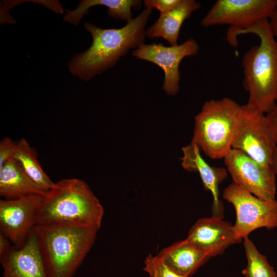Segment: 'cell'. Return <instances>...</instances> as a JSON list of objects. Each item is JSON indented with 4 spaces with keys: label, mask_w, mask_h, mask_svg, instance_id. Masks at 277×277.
I'll use <instances>...</instances> for the list:
<instances>
[{
    "label": "cell",
    "mask_w": 277,
    "mask_h": 277,
    "mask_svg": "<svg viewBox=\"0 0 277 277\" xmlns=\"http://www.w3.org/2000/svg\"><path fill=\"white\" fill-rule=\"evenodd\" d=\"M15 142L9 137H5L0 142V168L9 160L13 158Z\"/></svg>",
    "instance_id": "obj_23"
},
{
    "label": "cell",
    "mask_w": 277,
    "mask_h": 277,
    "mask_svg": "<svg viewBox=\"0 0 277 277\" xmlns=\"http://www.w3.org/2000/svg\"><path fill=\"white\" fill-rule=\"evenodd\" d=\"M152 9L145 8L122 28L102 29L85 22V28L91 34V45L74 55L69 62L70 73L80 80L89 81L115 66L131 49L144 44L145 27Z\"/></svg>",
    "instance_id": "obj_1"
},
{
    "label": "cell",
    "mask_w": 277,
    "mask_h": 277,
    "mask_svg": "<svg viewBox=\"0 0 277 277\" xmlns=\"http://www.w3.org/2000/svg\"><path fill=\"white\" fill-rule=\"evenodd\" d=\"M277 0H217L202 19L205 27L228 25L227 31L243 30L269 19Z\"/></svg>",
    "instance_id": "obj_8"
},
{
    "label": "cell",
    "mask_w": 277,
    "mask_h": 277,
    "mask_svg": "<svg viewBox=\"0 0 277 277\" xmlns=\"http://www.w3.org/2000/svg\"><path fill=\"white\" fill-rule=\"evenodd\" d=\"M13 158L31 180L43 190L47 192L52 187L54 182L44 171L38 161L35 151L25 138L15 142Z\"/></svg>",
    "instance_id": "obj_19"
},
{
    "label": "cell",
    "mask_w": 277,
    "mask_h": 277,
    "mask_svg": "<svg viewBox=\"0 0 277 277\" xmlns=\"http://www.w3.org/2000/svg\"><path fill=\"white\" fill-rule=\"evenodd\" d=\"M142 4L140 0H83L75 9L65 10L66 14L63 20L77 26L82 18L89 13L88 10L90 8L101 5L107 8V13L110 17L127 23L132 19L131 9L138 10Z\"/></svg>",
    "instance_id": "obj_18"
},
{
    "label": "cell",
    "mask_w": 277,
    "mask_h": 277,
    "mask_svg": "<svg viewBox=\"0 0 277 277\" xmlns=\"http://www.w3.org/2000/svg\"><path fill=\"white\" fill-rule=\"evenodd\" d=\"M272 33L277 41V7L269 19Z\"/></svg>",
    "instance_id": "obj_26"
},
{
    "label": "cell",
    "mask_w": 277,
    "mask_h": 277,
    "mask_svg": "<svg viewBox=\"0 0 277 277\" xmlns=\"http://www.w3.org/2000/svg\"><path fill=\"white\" fill-rule=\"evenodd\" d=\"M243 240L247 260V266L242 271L244 277H277V273L267 257L260 252L248 236Z\"/></svg>",
    "instance_id": "obj_20"
},
{
    "label": "cell",
    "mask_w": 277,
    "mask_h": 277,
    "mask_svg": "<svg viewBox=\"0 0 277 277\" xmlns=\"http://www.w3.org/2000/svg\"><path fill=\"white\" fill-rule=\"evenodd\" d=\"M44 196L32 194L0 201V227L16 247L21 246L35 226Z\"/></svg>",
    "instance_id": "obj_11"
},
{
    "label": "cell",
    "mask_w": 277,
    "mask_h": 277,
    "mask_svg": "<svg viewBox=\"0 0 277 277\" xmlns=\"http://www.w3.org/2000/svg\"><path fill=\"white\" fill-rule=\"evenodd\" d=\"M242 107L241 120L232 149L242 151L260 163L270 165L277 140L265 114L246 104Z\"/></svg>",
    "instance_id": "obj_7"
},
{
    "label": "cell",
    "mask_w": 277,
    "mask_h": 277,
    "mask_svg": "<svg viewBox=\"0 0 277 277\" xmlns=\"http://www.w3.org/2000/svg\"><path fill=\"white\" fill-rule=\"evenodd\" d=\"M46 193L27 175L14 158L0 168L1 196L12 199L32 194L44 196Z\"/></svg>",
    "instance_id": "obj_17"
},
{
    "label": "cell",
    "mask_w": 277,
    "mask_h": 277,
    "mask_svg": "<svg viewBox=\"0 0 277 277\" xmlns=\"http://www.w3.org/2000/svg\"><path fill=\"white\" fill-rule=\"evenodd\" d=\"M268 125L277 140V98L273 109L265 115Z\"/></svg>",
    "instance_id": "obj_25"
},
{
    "label": "cell",
    "mask_w": 277,
    "mask_h": 277,
    "mask_svg": "<svg viewBox=\"0 0 277 277\" xmlns=\"http://www.w3.org/2000/svg\"><path fill=\"white\" fill-rule=\"evenodd\" d=\"M143 270L149 277H184L169 268L157 255L149 254L144 261Z\"/></svg>",
    "instance_id": "obj_21"
},
{
    "label": "cell",
    "mask_w": 277,
    "mask_h": 277,
    "mask_svg": "<svg viewBox=\"0 0 277 277\" xmlns=\"http://www.w3.org/2000/svg\"><path fill=\"white\" fill-rule=\"evenodd\" d=\"M104 210L84 181L64 179L54 183L44 196L35 226L101 227Z\"/></svg>",
    "instance_id": "obj_3"
},
{
    "label": "cell",
    "mask_w": 277,
    "mask_h": 277,
    "mask_svg": "<svg viewBox=\"0 0 277 277\" xmlns=\"http://www.w3.org/2000/svg\"><path fill=\"white\" fill-rule=\"evenodd\" d=\"M0 262L2 277H48L34 228L23 245L13 246L9 255Z\"/></svg>",
    "instance_id": "obj_13"
},
{
    "label": "cell",
    "mask_w": 277,
    "mask_h": 277,
    "mask_svg": "<svg viewBox=\"0 0 277 277\" xmlns=\"http://www.w3.org/2000/svg\"><path fill=\"white\" fill-rule=\"evenodd\" d=\"M101 227L35 226L48 277H73L92 247Z\"/></svg>",
    "instance_id": "obj_4"
},
{
    "label": "cell",
    "mask_w": 277,
    "mask_h": 277,
    "mask_svg": "<svg viewBox=\"0 0 277 277\" xmlns=\"http://www.w3.org/2000/svg\"><path fill=\"white\" fill-rule=\"evenodd\" d=\"M223 197L234 207L236 221L233 227L239 242L257 229L277 227L275 199H261L233 183L224 189Z\"/></svg>",
    "instance_id": "obj_6"
},
{
    "label": "cell",
    "mask_w": 277,
    "mask_h": 277,
    "mask_svg": "<svg viewBox=\"0 0 277 277\" xmlns=\"http://www.w3.org/2000/svg\"><path fill=\"white\" fill-rule=\"evenodd\" d=\"M224 159L233 183L261 199H275L276 174L270 165L260 163L234 149Z\"/></svg>",
    "instance_id": "obj_9"
},
{
    "label": "cell",
    "mask_w": 277,
    "mask_h": 277,
    "mask_svg": "<svg viewBox=\"0 0 277 277\" xmlns=\"http://www.w3.org/2000/svg\"><path fill=\"white\" fill-rule=\"evenodd\" d=\"M270 166L275 174H277V146L275 147L271 158Z\"/></svg>",
    "instance_id": "obj_27"
},
{
    "label": "cell",
    "mask_w": 277,
    "mask_h": 277,
    "mask_svg": "<svg viewBox=\"0 0 277 277\" xmlns=\"http://www.w3.org/2000/svg\"><path fill=\"white\" fill-rule=\"evenodd\" d=\"M177 274L190 277L210 258L186 239L174 243L156 255Z\"/></svg>",
    "instance_id": "obj_15"
},
{
    "label": "cell",
    "mask_w": 277,
    "mask_h": 277,
    "mask_svg": "<svg viewBox=\"0 0 277 277\" xmlns=\"http://www.w3.org/2000/svg\"><path fill=\"white\" fill-rule=\"evenodd\" d=\"M10 240L0 232V262L5 260L10 253L13 245Z\"/></svg>",
    "instance_id": "obj_24"
},
{
    "label": "cell",
    "mask_w": 277,
    "mask_h": 277,
    "mask_svg": "<svg viewBox=\"0 0 277 277\" xmlns=\"http://www.w3.org/2000/svg\"><path fill=\"white\" fill-rule=\"evenodd\" d=\"M201 7V4L195 0H182L171 11L160 14L155 22L146 29V37H162L171 46L178 45L177 39L183 23Z\"/></svg>",
    "instance_id": "obj_16"
},
{
    "label": "cell",
    "mask_w": 277,
    "mask_h": 277,
    "mask_svg": "<svg viewBox=\"0 0 277 277\" xmlns=\"http://www.w3.org/2000/svg\"><path fill=\"white\" fill-rule=\"evenodd\" d=\"M248 33L257 35L260 43L246 51L242 60L243 84L249 93L246 105L267 113L275 106L277 98V41L268 19L245 29L227 31L226 38L236 48L237 36Z\"/></svg>",
    "instance_id": "obj_2"
},
{
    "label": "cell",
    "mask_w": 277,
    "mask_h": 277,
    "mask_svg": "<svg viewBox=\"0 0 277 277\" xmlns=\"http://www.w3.org/2000/svg\"><path fill=\"white\" fill-rule=\"evenodd\" d=\"M182 0H145L144 4L145 8H154L158 10L160 14L169 12L175 9L181 3Z\"/></svg>",
    "instance_id": "obj_22"
},
{
    "label": "cell",
    "mask_w": 277,
    "mask_h": 277,
    "mask_svg": "<svg viewBox=\"0 0 277 277\" xmlns=\"http://www.w3.org/2000/svg\"><path fill=\"white\" fill-rule=\"evenodd\" d=\"M199 50L197 42L190 38L181 44L169 47L160 43L143 44L134 49L132 55L136 59L153 63L161 68L164 72L163 90L169 95H174L180 89L181 62L186 56L195 55Z\"/></svg>",
    "instance_id": "obj_10"
},
{
    "label": "cell",
    "mask_w": 277,
    "mask_h": 277,
    "mask_svg": "<svg viewBox=\"0 0 277 277\" xmlns=\"http://www.w3.org/2000/svg\"><path fill=\"white\" fill-rule=\"evenodd\" d=\"M186 239L210 258L222 254L229 246L239 242L233 225L213 215L197 220Z\"/></svg>",
    "instance_id": "obj_12"
},
{
    "label": "cell",
    "mask_w": 277,
    "mask_h": 277,
    "mask_svg": "<svg viewBox=\"0 0 277 277\" xmlns=\"http://www.w3.org/2000/svg\"><path fill=\"white\" fill-rule=\"evenodd\" d=\"M183 156L181 165L189 172L199 173L204 188L212 195V215L223 219L224 205L219 196V185L227 175V170L224 168L211 166L204 160L198 146L190 143L182 148Z\"/></svg>",
    "instance_id": "obj_14"
},
{
    "label": "cell",
    "mask_w": 277,
    "mask_h": 277,
    "mask_svg": "<svg viewBox=\"0 0 277 277\" xmlns=\"http://www.w3.org/2000/svg\"><path fill=\"white\" fill-rule=\"evenodd\" d=\"M243 112L230 98L206 102L195 117L191 143L212 159L224 158L232 149Z\"/></svg>",
    "instance_id": "obj_5"
}]
</instances>
